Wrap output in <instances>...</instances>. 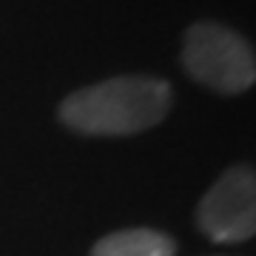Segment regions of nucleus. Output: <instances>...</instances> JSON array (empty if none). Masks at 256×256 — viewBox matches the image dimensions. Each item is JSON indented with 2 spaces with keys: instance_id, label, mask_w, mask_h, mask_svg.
Returning <instances> with one entry per match:
<instances>
[{
  "instance_id": "f257e3e1",
  "label": "nucleus",
  "mask_w": 256,
  "mask_h": 256,
  "mask_svg": "<svg viewBox=\"0 0 256 256\" xmlns=\"http://www.w3.org/2000/svg\"><path fill=\"white\" fill-rule=\"evenodd\" d=\"M174 102V88L162 77L122 74L77 88L60 102L57 117L86 137H131L160 126Z\"/></svg>"
},
{
  "instance_id": "20e7f679",
  "label": "nucleus",
  "mask_w": 256,
  "mask_h": 256,
  "mask_svg": "<svg viewBox=\"0 0 256 256\" xmlns=\"http://www.w3.org/2000/svg\"><path fill=\"white\" fill-rule=\"evenodd\" d=\"M92 256H176V242L154 228H122L106 234Z\"/></svg>"
},
{
  "instance_id": "7ed1b4c3",
  "label": "nucleus",
  "mask_w": 256,
  "mask_h": 256,
  "mask_svg": "<svg viewBox=\"0 0 256 256\" xmlns=\"http://www.w3.org/2000/svg\"><path fill=\"white\" fill-rule=\"evenodd\" d=\"M196 225L210 242L236 245L256 230V176L248 165H234L200 200Z\"/></svg>"
},
{
  "instance_id": "f03ea898",
  "label": "nucleus",
  "mask_w": 256,
  "mask_h": 256,
  "mask_svg": "<svg viewBox=\"0 0 256 256\" xmlns=\"http://www.w3.org/2000/svg\"><path fill=\"white\" fill-rule=\"evenodd\" d=\"M182 68L216 94H245L256 82L254 48L245 37L216 20L188 26L182 40Z\"/></svg>"
}]
</instances>
